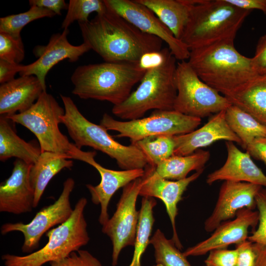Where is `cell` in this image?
Instances as JSON below:
<instances>
[{
    "label": "cell",
    "instance_id": "ba28073f",
    "mask_svg": "<svg viewBox=\"0 0 266 266\" xmlns=\"http://www.w3.org/2000/svg\"><path fill=\"white\" fill-rule=\"evenodd\" d=\"M64 113L65 109L46 91L25 111L6 117L32 132L39 142L41 152L65 154L70 159L76 146L69 142L59 127Z\"/></svg>",
    "mask_w": 266,
    "mask_h": 266
},
{
    "label": "cell",
    "instance_id": "8fae6325",
    "mask_svg": "<svg viewBox=\"0 0 266 266\" xmlns=\"http://www.w3.org/2000/svg\"><path fill=\"white\" fill-rule=\"evenodd\" d=\"M75 186V181L71 177L63 184L62 193L52 204L41 209L29 223L22 222L6 223L1 225L0 233L5 235L13 232L23 233L24 237L22 250L24 253L31 252L38 247L43 235L56 225L66 222L71 216L70 197Z\"/></svg>",
    "mask_w": 266,
    "mask_h": 266
},
{
    "label": "cell",
    "instance_id": "4fadbf2b",
    "mask_svg": "<svg viewBox=\"0 0 266 266\" xmlns=\"http://www.w3.org/2000/svg\"><path fill=\"white\" fill-rule=\"evenodd\" d=\"M106 7L123 17L141 32L165 41L176 60H188L190 50L147 7L136 0H104Z\"/></svg>",
    "mask_w": 266,
    "mask_h": 266
},
{
    "label": "cell",
    "instance_id": "4dcf8cb0",
    "mask_svg": "<svg viewBox=\"0 0 266 266\" xmlns=\"http://www.w3.org/2000/svg\"><path fill=\"white\" fill-rule=\"evenodd\" d=\"M154 247L157 265L161 266H191L186 258L175 246L172 239H167L158 229L150 239Z\"/></svg>",
    "mask_w": 266,
    "mask_h": 266
},
{
    "label": "cell",
    "instance_id": "5b68a950",
    "mask_svg": "<svg viewBox=\"0 0 266 266\" xmlns=\"http://www.w3.org/2000/svg\"><path fill=\"white\" fill-rule=\"evenodd\" d=\"M60 96L65 109L61 123L77 148L89 146L100 151L115 159L123 170L144 169L148 165L145 155L135 145L126 146L119 143L105 127L91 122L83 116L69 97Z\"/></svg>",
    "mask_w": 266,
    "mask_h": 266
},
{
    "label": "cell",
    "instance_id": "277c9868",
    "mask_svg": "<svg viewBox=\"0 0 266 266\" xmlns=\"http://www.w3.org/2000/svg\"><path fill=\"white\" fill-rule=\"evenodd\" d=\"M189 20L181 40L190 50L228 39L234 40L251 11L227 0H190Z\"/></svg>",
    "mask_w": 266,
    "mask_h": 266
},
{
    "label": "cell",
    "instance_id": "8992f818",
    "mask_svg": "<svg viewBox=\"0 0 266 266\" xmlns=\"http://www.w3.org/2000/svg\"><path fill=\"white\" fill-rule=\"evenodd\" d=\"M177 63L169 50L161 66L146 71L137 89L123 102L113 105L112 113L122 119L132 120L142 118L151 109L174 110L177 93Z\"/></svg>",
    "mask_w": 266,
    "mask_h": 266
},
{
    "label": "cell",
    "instance_id": "d6986e66",
    "mask_svg": "<svg viewBox=\"0 0 266 266\" xmlns=\"http://www.w3.org/2000/svg\"><path fill=\"white\" fill-rule=\"evenodd\" d=\"M32 165L16 159L10 176L0 185V212L19 215L34 208V191L30 178Z\"/></svg>",
    "mask_w": 266,
    "mask_h": 266
},
{
    "label": "cell",
    "instance_id": "9a60e30c",
    "mask_svg": "<svg viewBox=\"0 0 266 266\" xmlns=\"http://www.w3.org/2000/svg\"><path fill=\"white\" fill-rule=\"evenodd\" d=\"M68 33V29H65L61 33L53 34L46 45L35 46L33 53L37 59L30 64L23 65L20 75L36 76L46 91V76L55 65L65 59L70 62H76L91 50L84 42L79 45L70 44L67 39Z\"/></svg>",
    "mask_w": 266,
    "mask_h": 266
},
{
    "label": "cell",
    "instance_id": "f546056e",
    "mask_svg": "<svg viewBox=\"0 0 266 266\" xmlns=\"http://www.w3.org/2000/svg\"><path fill=\"white\" fill-rule=\"evenodd\" d=\"M134 145L145 155L148 165L156 167L173 155L175 142L174 136L158 135L146 137Z\"/></svg>",
    "mask_w": 266,
    "mask_h": 266
},
{
    "label": "cell",
    "instance_id": "e0dca14e",
    "mask_svg": "<svg viewBox=\"0 0 266 266\" xmlns=\"http://www.w3.org/2000/svg\"><path fill=\"white\" fill-rule=\"evenodd\" d=\"M263 187L248 182L225 181L211 214L204 222L206 232H213L222 222L233 219L237 212L256 207L255 197Z\"/></svg>",
    "mask_w": 266,
    "mask_h": 266
},
{
    "label": "cell",
    "instance_id": "f1b7e54d",
    "mask_svg": "<svg viewBox=\"0 0 266 266\" xmlns=\"http://www.w3.org/2000/svg\"><path fill=\"white\" fill-rule=\"evenodd\" d=\"M156 204L153 198H142L133 257L129 266H141L142 256L150 244V237L155 221L153 210Z\"/></svg>",
    "mask_w": 266,
    "mask_h": 266
},
{
    "label": "cell",
    "instance_id": "83f0119b",
    "mask_svg": "<svg viewBox=\"0 0 266 266\" xmlns=\"http://www.w3.org/2000/svg\"><path fill=\"white\" fill-rule=\"evenodd\" d=\"M225 118L230 128L241 141L244 149L256 138L266 137V127L235 105L232 104L226 110Z\"/></svg>",
    "mask_w": 266,
    "mask_h": 266
},
{
    "label": "cell",
    "instance_id": "ab89813d",
    "mask_svg": "<svg viewBox=\"0 0 266 266\" xmlns=\"http://www.w3.org/2000/svg\"><path fill=\"white\" fill-rule=\"evenodd\" d=\"M169 50L168 48H164L159 51L144 54L138 62L139 66L145 71L160 66L165 62Z\"/></svg>",
    "mask_w": 266,
    "mask_h": 266
},
{
    "label": "cell",
    "instance_id": "ee69618b",
    "mask_svg": "<svg viewBox=\"0 0 266 266\" xmlns=\"http://www.w3.org/2000/svg\"><path fill=\"white\" fill-rule=\"evenodd\" d=\"M230 3L242 9H258L266 15V0H227Z\"/></svg>",
    "mask_w": 266,
    "mask_h": 266
},
{
    "label": "cell",
    "instance_id": "74e56055",
    "mask_svg": "<svg viewBox=\"0 0 266 266\" xmlns=\"http://www.w3.org/2000/svg\"><path fill=\"white\" fill-rule=\"evenodd\" d=\"M238 254L234 266H255L257 258L253 243L248 240L236 245Z\"/></svg>",
    "mask_w": 266,
    "mask_h": 266
},
{
    "label": "cell",
    "instance_id": "603a6c76",
    "mask_svg": "<svg viewBox=\"0 0 266 266\" xmlns=\"http://www.w3.org/2000/svg\"><path fill=\"white\" fill-rule=\"evenodd\" d=\"M73 162L65 154L45 151L32 165L30 178L34 191V208L38 205L51 180L62 169L71 168Z\"/></svg>",
    "mask_w": 266,
    "mask_h": 266
},
{
    "label": "cell",
    "instance_id": "5bb4252c",
    "mask_svg": "<svg viewBox=\"0 0 266 266\" xmlns=\"http://www.w3.org/2000/svg\"><path fill=\"white\" fill-rule=\"evenodd\" d=\"M96 154L95 151H83L76 147L71 158L92 166L100 176V181L98 185L93 186L88 184L86 186L91 194L92 202L96 205H100L99 221L103 226L109 219L108 207L112 197L120 188L142 177L144 174V169L115 170L106 168L95 161Z\"/></svg>",
    "mask_w": 266,
    "mask_h": 266
},
{
    "label": "cell",
    "instance_id": "4316f807",
    "mask_svg": "<svg viewBox=\"0 0 266 266\" xmlns=\"http://www.w3.org/2000/svg\"><path fill=\"white\" fill-rule=\"evenodd\" d=\"M209 158V152L201 149L186 156L173 155L155 167L154 172L166 179L181 180L192 171L204 169Z\"/></svg>",
    "mask_w": 266,
    "mask_h": 266
},
{
    "label": "cell",
    "instance_id": "7a4b0ae2",
    "mask_svg": "<svg viewBox=\"0 0 266 266\" xmlns=\"http://www.w3.org/2000/svg\"><path fill=\"white\" fill-rule=\"evenodd\" d=\"M233 41H219L192 49L188 61L202 81L226 98L259 77L252 58L241 54Z\"/></svg>",
    "mask_w": 266,
    "mask_h": 266
},
{
    "label": "cell",
    "instance_id": "836d02e7",
    "mask_svg": "<svg viewBox=\"0 0 266 266\" xmlns=\"http://www.w3.org/2000/svg\"><path fill=\"white\" fill-rule=\"evenodd\" d=\"M25 57V50L21 37H15L0 33V59L19 64Z\"/></svg>",
    "mask_w": 266,
    "mask_h": 266
},
{
    "label": "cell",
    "instance_id": "d590c367",
    "mask_svg": "<svg viewBox=\"0 0 266 266\" xmlns=\"http://www.w3.org/2000/svg\"><path fill=\"white\" fill-rule=\"evenodd\" d=\"M51 266H102L100 261L89 251L79 250L60 260L50 263Z\"/></svg>",
    "mask_w": 266,
    "mask_h": 266
},
{
    "label": "cell",
    "instance_id": "60d3db41",
    "mask_svg": "<svg viewBox=\"0 0 266 266\" xmlns=\"http://www.w3.org/2000/svg\"><path fill=\"white\" fill-rule=\"evenodd\" d=\"M245 150L251 157L262 161L266 165V137L256 138Z\"/></svg>",
    "mask_w": 266,
    "mask_h": 266
},
{
    "label": "cell",
    "instance_id": "30bf717a",
    "mask_svg": "<svg viewBox=\"0 0 266 266\" xmlns=\"http://www.w3.org/2000/svg\"><path fill=\"white\" fill-rule=\"evenodd\" d=\"M175 81L177 93L173 109L183 114L201 119L225 110L232 104L202 81L188 61L177 62Z\"/></svg>",
    "mask_w": 266,
    "mask_h": 266
},
{
    "label": "cell",
    "instance_id": "44dd1931",
    "mask_svg": "<svg viewBox=\"0 0 266 266\" xmlns=\"http://www.w3.org/2000/svg\"><path fill=\"white\" fill-rule=\"evenodd\" d=\"M227 158L219 169L209 173L206 182L211 185L219 180L244 182L266 187V175L246 152L240 151L232 141H226Z\"/></svg>",
    "mask_w": 266,
    "mask_h": 266
},
{
    "label": "cell",
    "instance_id": "9c48e42d",
    "mask_svg": "<svg viewBox=\"0 0 266 266\" xmlns=\"http://www.w3.org/2000/svg\"><path fill=\"white\" fill-rule=\"evenodd\" d=\"M201 119L171 110H155L147 117L126 121L115 120L104 113L100 125L107 131L118 133V137H127L131 144L146 137L166 135L175 136L191 133L201 124Z\"/></svg>",
    "mask_w": 266,
    "mask_h": 266
},
{
    "label": "cell",
    "instance_id": "3957f363",
    "mask_svg": "<svg viewBox=\"0 0 266 266\" xmlns=\"http://www.w3.org/2000/svg\"><path fill=\"white\" fill-rule=\"evenodd\" d=\"M146 71L138 63H108L78 66L71 76L72 93L82 99L111 102L113 105L125 100L133 86Z\"/></svg>",
    "mask_w": 266,
    "mask_h": 266
},
{
    "label": "cell",
    "instance_id": "e575fe53",
    "mask_svg": "<svg viewBox=\"0 0 266 266\" xmlns=\"http://www.w3.org/2000/svg\"><path fill=\"white\" fill-rule=\"evenodd\" d=\"M255 202L259 213V225L247 240L253 243L266 245V189L263 187L255 197Z\"/></svg>",
    "mask_w": 266,
    "mask_h": 266
},
{
    "label": "cell",
    "instance_id": "d4e9b609",
    "mask_svg": "<svg viewBox=\"0 0 266 266\" xmlns=\"http://www.w3.org/2000/svg\"><path fill=\"white\" fill-rule=\"evenodd\" d=\"M12 121L6 116L0 117V160L15 157L33 165L41 153L40 147L20 138L11 125Z\"/></svg>",
    "mask_w": 266,
    "mask_h": 266
},
{
    "label": "cell",
    "instance_id": "2e32d148",
    "mask_svg": "<svg viewBox=\"0 0 266 266\" xmlns=\"http://www.w3.org/2000/svg\"><path fill=\"white\" fill-rule=\"evenodd\" d=\"M155 167L148 165L144 168L141 177L142 184L139 196L143 197H155L160 199L165 204L170 219L173 232L172 240L175 246L181 250L182 245L177 234L175 218L177 215V204L189 185L198 179L204 169L196 171L185 178L171 181L159 177L154 172Z\"/></svg>",
    "mask_w": 266,
    "mask_h": 266
},
{
    "label": "cell",
    "instance_id": "7bdbcfd3",
    "mask_svg": "<svg viewBox=\"0 0 266 266\" xmlns=\"http://www.w3.org/2000/svg\"><path fill=\"white\" fill-rule=\"evenodd\" d=\"M30 6L35 5L46 8L56 15H61L62 10L67 9L68 5L64 0H30Z\"/></svg>",
    "mask_w": 266,
    "mask_h": 266
},
{
    "label": "cell",
    "instance_id": "1f68e13d",
    "mask_svg": "<svg viewBox=\"0 0 266 266\" xmlns=\"http://www.w3.org/2000/svg\"><path fill=\"white\" fill-rule=\"evenodd\" d=\"M56 14L52 11L35 5L27 11L10 15L0 18V33H4L15 37H20L23 28L32 21L44 17L51 18Z\"/></svg>",
    "mask_w": 266,
    "mask_h": 266
},
{
    "label": "cell",
    "instance_id": "484cf974",
    "mask_svg": "<svg viewBox=\"0 0 266 266\" xmlns=\"http://www.w3.org/2000/svg\"><path fill=\"white\" fill-rule=\"evenodd\" d=\"M266 127V76H259L227 98Z\"/></svg>",
    "mask_w": 266,
    "mask_h": 266
},
{
    "label": "cell",
    "instance_id": "6da1fadb",
    "mask_svg": "<svg viewBox=\"0 0 266 266\" xmlns=\"http://www.w3.org/2000/svg\"><path fill=\"white\" fill-rule=\"evenodd\" d=\"M78 24L83 42L105 62L137 63L144 54L162 49V39L141 32L108 8Z\"/></svg>",
    "mask_w": 266,
    "mask_h": 266
},
{
    "label": "cell",
    "instance_id": "b9f144b4",
    "mask_svg": "<svg viewBox=\"0 0 266 266\" xmlns=\"http://www.w3.org/2000/svg\"><path fill=\"white\" fill-rule=\"evenodd\" d=\"M23 65L12 64L0 59V83L3 84L15 79V75L19 73Z\"/></svg>",
    "mask_w": 266,
    "mask_h": 266
},
{
    "label": "cell",
    "instance_id": "cb8c5ba5",
    "mask_svg": "<svg viewBox=\"0 0 266 266\" xmlns=\"http://www.w3.org/2000/svg\"><path fill=\"white\" fill-rule=\"evenodd\" d=\"M144 5L165 24L175 37L181 40L189 20L190 0H136Z\"/></svg>",
    "mask_w": 266,
    "mask_h": 266
},
{
    "label": "cell",
    "instance_id": "7c38bea8",
    "mask_svg": "<svg viewBox=\"0 0 266 266\" xmlns=\"http://www.w3.org/2000/svg\"><path fill=\"white\" fill-rule=\"evenodd\" d=\"M141 184L140 177L123 187L116 211L102 226V232L110 238L112 242V266L117 265L119 255L123 248L134 246L139 214L136 209V202Z\"/></svg>",
    "mask_w": 266,
    "mask_h": 266
},
{
    "label": "cell",
    "instance_id": "f35d334b",
    "mask_svg": "<svg viewBox=\"0 0 266 266\" xmlns=\"http://www.w3.org/2000/svg\"><path fill=\"white\" fill-rule=\"evenodd\" d=\"M252 62L257 75L266 76V34L260 38Z\"/></svg>",
    "mask_w": 266,
    "mask_h": 266
},
{
    "label": "cell",
    "instance_id": "7402d4cb",
    "mask_svg": "<svg viewBox=\"0 0 266 266\" xmlns=\"http://www.w3.org/2000/svg\"><path fill=\"white\" fill-rule=\"evenodd\" d=\"M46 91L34 75L20 76L0 86V114L9 116L28 109Z\"/></svg>",
    "mask_w": 266,
    "mask_h": 266
},
{
    "label": "cell",
    "instance_id": "d6a6232c",
    "mask_svg": "<svg viewBox=\"0 0 266 266\" xmlns=\"http://www.w3.org/2000/svg\"><path fill=\"white\" fill-rule=\"evenodd\" d=\"M107 9L104 0H70L67 13L61 27L64 30L67 29L75 21L78 22H88L89 21V16L92 13L101 14L105 12Z\"/></svg>",
    "mask_w": 266,
    "mask_h": 266
},
{
    "label": "cell",
    "instance_id": "ffe728a7",
    "mask_svg": "<svg viewBox=\"0 0 266 266\" xmlns=\"http://www.w3.org/2000/svg\"><path fill=\"white\" fill-rule=\"evenodd\" d=\"M225 111L216 113L198 129L188 133L174 136L175 147L173 155H188L221 140L234 142L241 146V141L226 120Z\"/></svg>",
    "mask_w": 266,
    "mask_h": 266
},
{
    "label": "cell",
    "instance_id": "52a82bcc",
    "mask_svg": "<svg viewBox=\"0 0 266 266\" xmlns=\"http://www.w3.org/2000/svg\"><path fill=\"white\" fill-rule=\"evenodd\" d=\"M87 204L86 198L79 199L70 217L46 233L48 240L41 249L25 256L3 255L4 266H42L63 259L87 244L90 237L84 214Z\"/></svg>",
    "mask_w": 266,
    "mask_h": 266
},
{
    "label": "cell",
    "instance_id": "8d00e7d4",
    "mask_svg": "<svg viewBox=\"0 0 266 266\" xmlns=\"http://www.w3.org/2000/svg\"><path fill=\"white\" fill-rule=\"evenodd\" d=\"M205 261V266H234L237 257V250L218 249L210 251Z\"/></svg>",
    "mask_w": 266,
    "mask_h": 266
},
{
    "label": "cell",
    "instance_id": "f6af8a7d",
    "mask_svg": "<svg viewBox=\"0 0 266 266\" xmlns=\"http://www.w3.org/2000/svg\"><path fill=\"white\" fill-rule=\"evenodd\" d=\"M253 246L257 255L255 266H266V245L253 243Z\"/></svg>",
    "mask_w": 266,
    "mask_h": 266
},
{
    "label": "cell",
    "instance_id": "ac0fdd59",
    "mask_svg": "<svg viewBox=\"0 0 266 266\" xmlns=\"http://www.w3.org/2000/svg\"><path fill=\"white\" fill-rule=\"evenodd\" d=\"M258 222V211L241 209L235 219L221 223L210 237L188 248L183 254L186 257L202 256L213 250L242 243L247 240L249 228L255 227Z\"/></svg>",
    "mask_w": 266,
    "mask_h": 266
}]
</instances>
